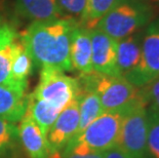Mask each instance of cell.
<instances>
[{"label": "cell", "mask_w": 159, "mask_h": 158, "mask_svg": "<svg viewBox=\"0 0 159 158\" xmlns=\"http://www.w3.org/2000/svg\"><path fill=\"white\" fill-rule=\"evenodd\" d=\"M91 56L93 50L89 30L79 25L74 30L70 42V60L72 68L80 74L93 73Z\"/></svg>", "instance_id": "11"}, {"label": "cell", "mask_w": 159, "mask_h": 158, "mask_svg": "<svg viewBox=\"0 0 159 158\" xmlns=\"http://www.w3.org/2000/svg\"><path fill=\"white\" fill-rule=\"evenodd\" d=\"M18 36L19 33L7 23L4 22L0 27V85L26 93L20 88L11 76L13 44Z\"/></svg>", "instance_id": "12"}, {"label": "cell", "mask_w": 159, "mask_h": 158, "mask_svg": "<svg viewBox=\"0 0 159 158\" xmlns=\"http://www.w3.org/2000/svg\"><path fill=\"white\" fill-rule=\"evenodd\" d=\"M140 97L149 110L159 113V77L149 84L141 87Z\"/></svg>", "instance_id": "22"}, {"label": "cell", "mask_w": 159, "mask_h": 158, "mask_svg": "<svg viewBox=\"0 0 159 158\" xmlns=\"http://www.w3.org/2000/svg\"><path fill=\"white\" fill-rule=\"evenodd\" d=\"M62 158H103L102 152H85V153H68L62 155Z\"/></svg>", "instance_id": "25"}, {"label": "cell", "mask_w": 159, "mask_h": 158, "mask_svg": "<svg viewBox=\"0 0 159 158\" xmlns=\"http://www.w3.org/2000/svg\"><path fill=\"white\" fill-rule=\"evenodd\" d=\"M27 106L26 93L0 85V117L19 122Z\"/></svg>", "instance_id": "17"}, {"label": "cell", "mask_w": 159, "mask_h": 158, "mask_svg": "<svg viewBox=\"0 0 159 158\" xmlns=\"http://www.w3.org/2000/svg\"><path fill=\"white\" fill-rule=\"evenodd\" d=\"M148 150L151 158H159V113L147 109Z\"/></svg>", "instance_id": "21"}, {"label": "cell", "mask_w": 159, "mask_h": 158, "mask_svg": "<svg viewBox=\"0 0 159 158\" xmlns=\"http://www.w3.org/2000/svg\"><path fill=\"white\" fill-rule=\"evenodd\" d=\"M78 26L79 22L71 16L33 22L20 36L36 67L72 71L70 42Z\"/></svg>", "instance_id": "1"}, {"label": "cell", "mask_w": 159, "mask_h": 158, "mask_svg": "<svg viewBox=\"0 0 159 158\" xmlns=\"http://www.w3.org/2000/svg\"><path fill=\"white\" fill-rule=\"evenodd\" d=\"M34 62L27 49L21 36H18L13 44L11 59V76L18 86L24 92L28 88V78L33 72Z\"/></svg>", "instance_id": "14"}, {"label": "cell", "mask_w": 159, "mask_h": 158, "mask_svg": "<svg viewBox=\"0 0 159 158\" xmlns=\"http://www.w3.org/2000/svg\"><path fill=\"white\" fill-rule=\"evenodd\" d=\"M150 18V9L144 3L138 0H118L96 28L118 41L136 33Z\"/></svg>", "instance_id": "4"}, {"label": "cell", "mask_w": 159, "mask_h": 158, "mask_svg": "<svg viewBox=\"0 0 159 158\" xmlns=\"http://www.w3.org/2000/svg\"><path fill=\"white\" fill-rule=\"evenodd\" d=\"M152 1H159V0H152Z\"/></svg>", "instance_id": "27"}, {"label": "cell", "mask_w": 159, "mask_h": 158, "mask_svg": "<svg viewBox=\"0 0 159 158\" xmlns=\"http://www.w3.org/2000/svg\"><path fill=\"white\" fill-rule=\"evenodd\" d=\"M126 110L103 112L79 134L71 140L62 152V155L72 152H104L117 146L121 123Z\"/></svg>", "instance_id": "2"}, {"label": "cell", "mask_w": 159, "mask_h": 158, "mask_svg": "<svg viewBox=\"0 0 159 158\" xmlns=\"http://www.w3.org/2000/svg\"><path fill=\"white\" fill-rule=\"evenodd\" d=\"M159 77V24L149 27L142 41V53L139 65L124 78L141 88Z\"/></svg>", "instance_id": "7"}, {"label": "cell", "mask_w": 159, "mask_h": 158, "mask_svg": "<svg viewBox=\"0 0 159 158\" xmlns=\"http://www.w3.org/2000/svg\"><path fill=\"white\" fill-rule=\"evenodd\" d=\"M117 1L118 0H86L79 25L87 30L94 29Z\"/></svg>", "instance_id": "19"}, {"label": "cell", "mask_w": 159, "mask_h": 158, "mask_svg": "<svg viewBox=\"0 0 159 158\" xmlns=\"http://www.w3.org/2000/svg\"><path fill=\"white\" fill-rule=\"evenodd\" d=\"M60 8L71 18L79 21L82 16L86 0H57Z\"/></svg>", "instance_id": "23"}, {"label": "cell", "mask_w": 159, "mask_h": 158, "mask_svg": "<svg viewBox=\"0 0 159 158\" xmlns=\"http://www.w3.org/2000/svg\"><path fill=\"white\" fill-rule=\"evenodd\" d=\"M3 23H4V22H3V20H2V18H1V16H0V27H1V25L3 24Z\"/></svg>", "instance_id": "26"}, {"label": "cell", "mask_w": 159, "mask_h": 158, "mask_svg": "<svg viewBox=\"0 0 159 158\" xmlns=\"http://www.w3.org/2000/svg\"><path fill=\"white\" fill-rule=\"evenodd\" d=\"M19 142V132L16 122L0 117V156L7 155Z\"/></svg>", "instance_id": "20"}, {"label": "cell", "mask_w": 159, "mask_h": 158, "mask_svg": "<svg viewBox=\"0 0 159 158\" xmlns=\"http://www.w3.org/2000/svg\"><path fill=\"white\" fill-rule=\"evenodd\" d=\"M16 11L33 22L56 20L64 16L57 0H16Z\"/></svg>", "instance_id": "13"}, {"label": "cell", "mask_w": 159, "mask_h": 158, "mask_svg": "<svg viewBox=\"0 0 159 158\" xmlns=\"http://www.w3.org/2000/svg\"><path fill=\"white\" fill-rule=\"evenodd\" d=\"M1 2H2V0H0V4H1Z\"/></svg>", "instance_id": "28"}, {"label": "cell", "mask_w": 159, "mask_h": 158, "mask_svg": "<svg viewBox=\"0 0 159 158\" xmlns=\"http://www.w3.org/2000/svg\"><path fill=\"white\" fill-rule=\"evenodd\" d=\"M78 93L79 82L77 78L56 69L42 68L39 82L32 95L63 110L76 99Z\"/></svg>", "instance_id": "6"}, {"label": "cell", "mask_w": 159, "mask_h": 158, "mask_svg": "<svg viewBox=\"0 0 159 158\" xmlns=\"http://www.w3.org/2000/svg\"><path fill=\"white\" fill-rule=\"evenodd\" d=\"M142 53V43L134 34L117 41V71L125 76L139 65Z\"/></svg>", "instance_id": "15"}, {"label": "cell", "mask_w": 159, "mask_h": 158, "mask_svg": "<svg viewBox=\"0 0 159 158\" xmlns=\"http://www.w3.org/2000/svg\"><path fill=\"white\" fill-rule=\"evenodd\" d=\"M79 88L93 90L100 97L104 111L126 110L142 101L140 89L123 76H108L93 72L80 74Z\"/></svg>", "instance_id": "3"}, {"label": "cell", "mask_w": 159, "mask_h": 158, "mask_svg": "<svg viewBox=\"0 0 159 158\" xmlns=\"http://www.w3.org/2000/svg\"><path fill=\"white\" fill-rule=\"evenodd\" d=\"M93 72L108 76H120L117 71V40L101 30H89Z\"/></svg>", "instance_id": "9"}, {"label": "cell", "mask_w": 159, "mask_h": 158, "mask_svg": "<svg viewBox=\"0 0 159 158\" xmlns=\"http://www.w3.org/2000/svg\"><path fill=\"white\" fill-rule=\"evenodd\" d=\"M147 134V106L140 100L125 111L117 146L133 158H151Z\"/></svg>", "instance_id": "5"}, {"label": "cell", "mask_w": 159, "mask_h": 158, "mask_svg": "<svg viewBox=\"0 0 159 158\" xmlns=\"http://www.w3.org/2000/svg\"><path fill=\"white\" fill-rule=\"evenodd\" d=\"M59 108L41 99H37L32 93L27 96V106L25 114L34 120L42 132L46 134L61 113Z\"/></svg>", "instance_id": "16"}, {"label": "cell", "mask_w": 159, "mask_h": 158, "mask_svg": "<svg viewBox=\"0 0 159 158\" xmlns=\"http://www.w3.org/2000/svg\"><path fill=\"white\" fill-rule=\"evenodd\" d=\"M79 108L77 97L65 107L46 133V140L55 156L63 152L71 140L78 133Z\"/></svg>", "instance_id": "8"}, {"label": "cell", "mask_w": 159, "mask_h": 158, "mask_svg": "<svg viewBox=\"0 0 159 158\" xmlns=\"http://www.w3.org/2000/svg\"><path fill=\"white\" fill-rule=\"evenodd\" d=\"M77 101H78L79 108V127L77 134H79L86 126H89L94 119H97L105 111L103 109L102 104H101L99 96L93 90L79 88Z\"/></svg>", "instance_id": "18"}, {"label": "cell", "mask_w": 159, "mask_h": 158, "mask_svg": "<svg viewBox=\"0 0 159 158\" xmlns=\"http://www.w3.org/2000/svg\"><path fill=\"white\" fill-rule=\"evenodd\" d=\"M103 158H133L128 155L127 153H125L124 151L121 149L120 147L114 146L110 149L102 152Z\"/></svg>", "instance_id": "24"}, {"label": "cell", "mask_w": 159, "mask_h": 158, "mask_svg": "<svg viewBox=\"0 0 159 158\" xmlns=\"http://www.w3.org/2000/svg\"><path fill=\"white\" fill-rule=\"evenodd\" d=\"M19 141L30 158H53L46 134L31 117L24 113L18 126Z\"/></svg>", "instance_id": "10"}]
</instances>
